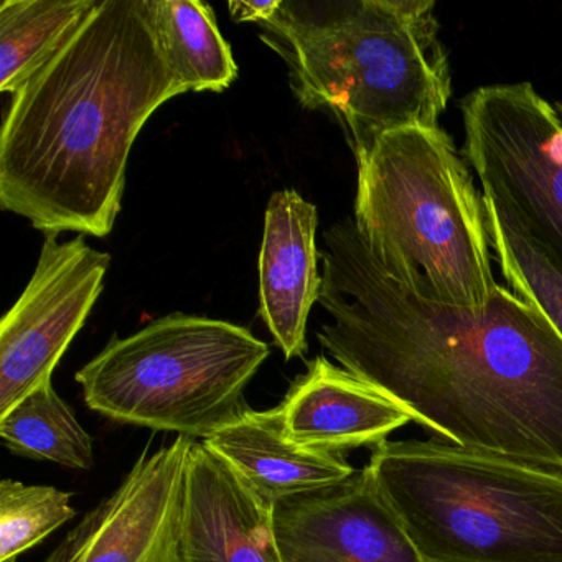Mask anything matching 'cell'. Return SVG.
Segmentation results:
<instances>
[{"label": "cell", "instance_id": "1", "mask_svg": "<svg viewBox=\"0 0 562 562\" xmlns=\"http://www.w3.org/2000/svg\"><path fill=\"white\" fill-rule=\"evenodd\" d=\"M322 348L463 449L562 472V338L499 285L485 307L426 301L371 256L353 220L324 233Z\"/></svg>", "mask_w": 562, "mask_h": 562}, {"label": "cell", "instance_id": "2", "mask_svg": "<svg viewBox=\"0 0 562 562\" xmlns=\"http://www.w3.org/2000/svg\"><path fill=\"white\" fill-rule=\"evenodd\" d=\"M179 94L153 0H98L14 94L0 136V205L47 235H110L136 137Z\"/></svg>", "mask_w": 562, "mask_h": 562}, {"label": "cell", "instance_id": "3", "mask_svg": "<svg viewBox=\"0 0 562 562\" xmlns=\"http://www.w3.org/2000/svg\"><path fill=\"white\" fill-rule=\"evenodd\" d=\"M432 0H282L261 41L302 108L340 123L355 159L404 127H436L452 97Z\"/></svg>", "mask_w": 562, "mask_h": 562}, {"label": "cell", "instance_id": "4", "mask_svg": "<svg viewBox=\"0 0 562 562\" xmlns=\"http://www.w3.org/2000/svg\"><path fill=\"white\" fill-rule=\"evenodd\" d=\"M467 164L440 126L384 134L357 159L353 222L381 269L417 297L485 307L499 284Z\"/></svg>", "mask_w": 562, "mask_h": 562}, {"label": "cell", "instance_id": "5", "mask_svg": "<svg viewBox=\"0 0 562 562\" xmlns=\"http://www.w3.org/2000/svg\"><path fill=\"white\" fill-rule=\"evenodd\" d=\"M367 469L426 562H562V472L437 440H384Z\"/></svg>", "mask_w": 562, "mask_h": 562}, {"label": "cell", "instance_id": "6", "mask_svg": "<svg viewBox=\"0 0 562 562\" xmlns=\"http://www.w3.org/2000/svg\"><path fill=\"white\" fill-rule=\"evenodd\" d=\"M268 357L248 328L170 314L111 341L75 378L108 419L206 440L249 409L245 387Z\"/></svg>", "mask_w": 562, "mask_h": 562}, {"label": "cell", "instance_id": "7", "mask_svg": "<svg viewBox=\"0 0 562 562\" xmlns=\"http://www.w3.org/2000/svg\"><path fill=\"white\" fill-rule=\"evenodd\" d=\"M463 157L485 195L512 210L562 261V123L531 83L463 98Z\"/></svg>", "mask_w": 562, "mask_h": 562}, {"label": "cell", "instance_id": "8", "mask_svg": "<svg viewBox=\"0 0 562 562\" xmlns=\"http://www.w3.org/2000/svg\"><path fill=\"white\" fill-rule=\"evenodd\" d=\"M111 256L47 235L31 282L0 325V417L54 376L93 311Z\"/></svg>", "mask_w": 562, "mask_h": 562}, {"label": "cell", "instance_id": "9", "mask_svg": "<svg viewBox=\"0 0 562 562\" xmlns=\"http://www.w3.org/2000/svg\"><path fill=\"white\" fill-rule=\"evenodd\" d=\"M193 439L144 452L45 562H176Z\"/></svg>", "mask_w": 562, "mask_h": 562}, {"label": "cell", "instance_id": "10", "mask_svg": "<svg viewBox=\"0 0 562 562\" xmlns=\"http://www.w3.org/2000/svg\"><path fill=\"white\" fill-rule=\"evenodd\" d=\"M282 562H426L370 470L272 505Z\"/></svg>", "mask_w": 562, "mask_h": 562}, {"label": "cell", "instance_id": "11", "mask_svg": "<svg viewBox=\"0 0 562 562\" xmlns=\"http://www.w3.org/2000/svg\"><path fill=\"white\" fill-rule=\"evenodd\" d=\"M176 562H282L272 505L193 440Z\"/></svg>", "mask_w": 562, "mask_h": 562}, {"label": "cell", "instance_id": "12", "mask_svg": "<svg viewBox=\"0 0 562 562\" xmlns=\"http://www.w3.org/2000/svg\"><path fill=\"white\" fill-rule=\"evenodd\" d=\"M318 212L295 190L272 193L259 255V305L285 360L308 351L307 321L321 299Z\"/></svg>", "mask_w": 562, "mask_h": 562}, {"label": "cell", "instance_id": "13", "mask_svg": "<svg viewBox=\"0 0 562 562\" xmlns=\"http://www.w3.org/2000/svg\"><path fill=\"white\" fill-rule=\"evenodd\" d=\"M278 411L288 439L334 453L380 446L411 423L400 404L325 357L308 361Z\"/></svg>", "mask_w": 562, "mask_h": 562}, {"label": "cell", "instance_id": "14", "mask_svg": "<svg viewBox=\"0 0 562 562\" xmlns=\"http://www.w3.org/2000/svg\"><path fill=\"white\" fill-rule=\"evenodd\" d=\"M203 442L269 505L337 485L357 473L341 453L307 449L288 439L278 407L248 409Z\"/></svg>", "mask_w": 562, "mask_h": 562}, {"label": "cell", "instance_id": "15", "mask_svg": "<svg viewBox=\"0 0 562 562\" xmlns=\"http://www.w3.org/2000/svg\"><path fill=\"white\" fill-rule=\"evenodd\" d=\"M157 35L183 93H222L238 77L212 5L200 0H153Z\"/></svg>", "mask_w": 562, "mask_h": 562}, {"label": "cell", "instance_id": "16", "mask_svg": "<svg viewBox=\"0 0 562 562\" xmlns=\"http://www.w3.org/2000/svg\"><path fill=\"white\" fill-rule=\"evenodd\" d=\"M97 4L98 0H4L0 5V91L19 93Z\"/></svg>", "mask_w": 562, "mask_h": 562}, {"label": "cell", "instance_id": "17", "mask_svg": "<svg viewBox=\"0 0 562 562\" xmlns=\"http://www.w3.org/2000/svg\"><path fill=\"white\" fill-rule=\"evenodd\" d=\"M490 246L516 295L541 312L562 338V261L525 228L518 216L482 193Z\"/></svg>", "mask_w": 562, "mask_h": 562}, {"label": "cell", "instance_id": "18", "mask_svg": "<svg viewBox=\"0 0 562 562\" xmlns=\"http://www.w3.org/2000/svg\"><path fill=\"white\" fill-rule=\"evenodd\" d=\"M0 439L11 452L27 459L74 470H90L94 463L93 439L52 380L0 417Z\"/></svg>", "mask_w": 562, "mask_h": 562}, {"label": "cell", "instance_id": "19", "mask_svg": "<svg viewBox=\"0 0 562 562\" xmlns=\"http://www.w3.org/2000/svg\"><path fill=\"white\" fill-rule=\"evenodd\" d=\"M77 516L71 493L47 485H25L18 480L0 482V562L44 541Z\"/></svg>", "mask_w": 562, "mask_h": 562}, {"label": "cell", "instance_id": "20", "mask_svg": "<svg viewBox=\"0 0 562 562\" xmlns=\"http://www.w3.org/2000/svg\"><path fill=\"white\" fill-rule=\"evenodd\" d=\"M282 0H265V2H243V0H233L229 2L228 9L233 21L236 22H255L261 25L262 22L269 21L278 11Z\"/></svg>", "mask_w": 562, "mask_h": 562}, {"label": "cell", "instance_id": "21", "mask_svg": "<svg viewBox=\"0 0 562 562\" xmlns=\"http://www.w3.org/2000/svg\"><path fill=\"white\" fill-rule=\"evenodd\" d=\"M555 106H558L555 108V111H558L559 116H562V103H558Z\"/></svg>", "mask_w": 562, "mask_h": 562}]
</instances>
